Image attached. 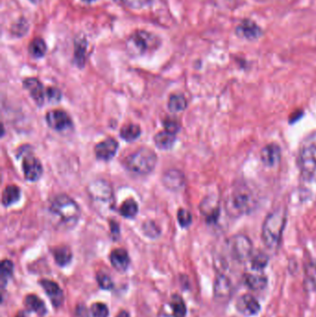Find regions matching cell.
Returning <instances> with one entry per match:
<instances>
[{"instance_id":"cell-1","label":"cell","mask_w":316,"mask_h":317,"mask_svg":"<svg viewBox=\"0 0 316 317\" xmlns=\"http://www.w3.org/2000/svg\"><path fill=\"white\" fill-rule=\"evenodd\" d=\"M257 205L256 194L247 184H237L228 196L225 208L234 218L240 217L252 212Z\"/></svg>"},{"instance_id":"cell-2","label":"cell","mask_w":316,"mask_h":317,"mask_svg":"<svg viewBox=\"0 0 316 317\" xmlns=\"http://www.w3.org/2000/svg\"><path fill=\"white\" fill-rule=\"evenodd\" d=\"M286 223L287 211L283 207H278L267 215L262 224V238L269 250L277 251L279 248Z\"/></svg>"},{"instance_id":"cell-3","label":"cell","mask_w":316,"mask_h":317,"mask_svg":"<svg viewBox=\"0 0 316 317\" xmlns=\"http://www.w3.org/2000/svg\"><path fill=\"white\" fill-rule=\"evenodd\" d=\"M50 211L52 216L58 219L59 225L65 228L74 227L81 215L78 204L67 195H58L53 198Z\"/></svg>"},{"instance_id":"cell-4","label":"cell","mask_w":316,"mask_h":317,"mask_svg":"<svg viewBox=\"0 0 316 317\" xmlns=\"http://www.w3.org/2000/svg\"><path fill=\"white\" fill-rule=\"evenodd\" d=\"M298 164L302 178L309 182L316 180V131L302 140Z\"/></svg>"},{"instance_id":"cell-5","label":"cell","mask_w":316,"mask_h":317,"mask_svg":"<svg viewBox=\"0 0 316 317\" xmlns=\"http://www.w3.org/2000/svg\"><path fill=\"white\" fill-rule=\"evenodd\" d=\"M162 45V40L158 35L148 31H134L126 40V52L133 58L141 57L158 50Z\"/></svg>"},{"instance_id":"cell-6","label":"cell","mask_w":316,"mask_h":317,"mask_svg":"<svg viewBox=\"0 0 316 317\" xmlns=\"http://www.w3.org/2000/svg\"><path fill=\"white\" fill-rule=\"evenodd\" d=\"M157 164V155L151 149L142 148L130 154L124 160V165L130 172L148 174L153 171Z\"/></svg>"},{"instance_id":"cell-7","label":"cell","mask_w":316,"mask_h":317,"mask_svg":"<svg viewBox=\"0 0 316 317\" xmlns=\"http://www.w3.org/2000/svg\"><path fill=\"white\" fill-rule=\"evenodd\" d=\"M227 250L229 255L237 263H246L253 254V246L251 239L245 235L237 234L228 238Z\"/></svg>"},{"instance_id":"cell-8","label":"cell","mask_w":316,"mask_h":317,"mask_svg":"<svg viewBox=\"0 0 316 317\" xmlns=\"http://www.w3.org/2000/svg\"><path fill=\"white\" fill-rule=\"evenodd\" d=\"M47 123L55 131H65L73 127V121L69 114L61 109L50 110L46 116Z\"/></svg>"},{"instance_id":"cell-9","label":"cell","mask_w":316,"mask_h":317,"mask_svg":"<svg viewBox=\"0 0 316 317\" xmlns=\"http://www.w3.org/2000/svg\"><path fill=\"white\" fill-rule=\"evenodd\" d=\"M22 171L26 180L35 182L43 174V166L38 158H35L32 155H28L25 156L22 161Z\"/></svg>"},{"instance_id":"cell-10","label":"cell","mask_w":316,"mask_h":317,"mask_svg":"<svg viewBox=\"0 0 316 317\" xmlns=\"http://www.w3.org/2000/svg\"><path fill=\"white\" fill-rule=\"evenodd\" d=\"M118 142L114 139H105L95 147L96 157L102 161H109L114 158L118 150Z\"/></svg>"},{"instance_id":"cell-11","label":"cell","mask_w":316,"mask_h":317,"mask_svg":"<svg viewBox=\"0 0 316 317\" xmlns=\"http://www.w3.org/2000/svg\"><path fill=\"white\" fill-rule=\"evenodd\" d=\"M213 292H214V297L217 301L227 302L231 296V292H232V285L230 282V279L222 274L218 275L217 278H215V281H214Z\"/></svg>"},{"instance_id":"cell-12","label":"cell","mask_w":316,"mask_h":317,"mask_svg":"<svg viewBox=\"0 0 316 317\" xmlns=\"http://www.w3.org/2000/svg\"><path fill=\"white\" fill-rule=\"evenodd\" d=\"M39 283L44 288V292L48 295V297L50 298L52 304L55 307H59L64 302V295L59 285L49 279H42Z\"/></svg>"},{"instance_id":"cell-13","label":"cell","mask_w":316,"mask_h":317,"mask_svg":"<svg viewBox=\"0 0 316 317\" xmlns=\"http://www.w3.org/2000/svg\"><path fill=\"white\" fill-rule=\"evenodd\" d=\"M24 86L29 92L31 98L34 99L36 104L42 106L44 104L46 98V89L39 80L36 78H27L24 80Z\"/></svg>"},{"instance_id":"cell-14","label":"cell","mask_w":316,"mask_h":317,"mask_svg":"<svg viewBox=\"0 0 316 317\" xmlns=\"http://www.w3.org/2000/svg\"><path fill=\"white\" fill-rule=\"evenodd\" d=\"M237 308L238 312L246 316H252L257 314L261 310V305L255 298L245 294L242 297L239 298L237 302Z\"/></svg>"},{"instance_id":"cell-15","label":"cell","mask_w":316,"mask_h":317,"mask_svg":"<svg viewBox=\"0 0 316 317\" xmlns=\"http://www.w3.org/2000/svg\"><path fill=\"white\" fill-rule=\"evenodd\" d=\"M281 158V149L277 144L266 145L261 151V160L266 167H275Z\"/></svg>"},{"instance_id":"cell-16","label":"cell","mask_w":316,"mask_h":317,"mask_svg":"<svg viewBox=\"0 0 316 317\" xmlns=\"http://www.w3.org/2000/svg\"><path fill=\"white\" fill-rule=\"evenodd\" d=\"M236 33L238 36L247 40H256L261 37L262 31L257 24L251 20H244L237 27Z\"/></svg>"},{"instance_id":"cell-17","label":"cell","mask_w":316,"mask_h":317,"mask_svg":"<svg viewBox=\"0 0 316 317\" xmlns=\"http://www.w3.org/2000/svg\"><path fill=\"white\" fill-rule=\"evenodd\" d=\"M89 193L96 201H108L112 197L109 185L104 181H97L90 185Z\"/></svg>"},{"instance_id":"cell-18","label":"cell","mask_w":316,"mask_h":317,"mask_svg":"<svg viewBox=\"0 0 316 317\" xmlns=\"http://www.w3.org/2000/svg\"><path fill=\"white\" fill-rule=\"evenodd\" d=\"M109 261L117 271L125 272L130 264L129 254L124 248L114 250L109 255Z\"/></svg>"},{"instance_id":"cell-19","label":"cell","mask_w":316,"mask_h":317,"mask_svg":"<svg viewBox=\"0 0 316 317\" xmlns=\"http://www.w3.org/2000/svg\"><path fill=\"white\" fill-rule=\"evenodd\" d=\"M163 183L172 190L180 189L185 184L184 175L177 170H169L163 176Z\"/></svg>"},{"instance_id":"cell-20","label":"cell","mask_w":316,"mask_h":317,"mask_svg":"<svg viewBox=\"0 0 316 317\" xmlns=\"http://www.w3.org/2000/svg\"><path fill=\"white\" fill-rule=\"evenodd\" d=\"M87 42L84 37H80L74 42V61L78 68H84L86 58Z\"/></svg>"},{"instance_id":"cell-21","label":"cell","mask_w":316,"mask_h":317,"mask_svg":"<svg viewBox=\"0 0 316 317\" xmlns=\"http://www.w3.org/2000/svg\"><path fill=\"white\" fill-rule=\"evenodd\" d=\"M25 306L27 307L29 312H35L40 316H44L48 312L44 302L35 294H30L26 296Z\"/></svg>"},{"instance_id":"cell-22","label":"cell","mask_w":316,"mask_h":317,"mask_svg":"<svg viewBox=\"0 0 316 317\" xmlns=\"http://www.w3.org/2000/svg\"><path fill=\"white\" fill-rule=\"evenodd\" d=\"M155 145L160 149L168 150L172 149L175 142V134L170 133L168 131H162L154 137Z\"/></svg>"},{"instance_id":"cell-23","label":"cell","mask_w":316,"mask_h":317,"mask_svg":"<svg viewBox=\"0 0 316 317\" xmlns=\"http://www.w3.org/2000/svg\"><path fill=\"white\" fill-rule=\"evenodd\" d=\"M20 198V189L19 187L10 185L6 187L2 193V204L8 207L12 204L16 203Z\"/></svg>"},{"instance_id":"cell-24","label":"cell","mask_w":316,"mask_h":317,"mask_svg":"<svg viewBox=\"0 0 316 317\" xmlns=\"http://www.w3.org/2000/svg\"><path fill=\"white\" fill-rule=\"evenodd\" d=\"M53 256H54L55 262L59 266L64 267L68 265L73 259V253L69 247L62 246L53 250Z\"/></svg>"},{"instance_id":"cell-25","label":"cell","mask_w":316,"mask_h":317,"mask_svg":"<svg viewBox=\"0 0 316 317\" xmlns=\"http://www.w3.org/2000/svg\"><path fill=\"white\" fill-rule=\"evenodd\" d=\"M244 282L249 288L252 290H262L267 286L266 277L262 275H247Z\"/></svg>"},{"instance_id":"cell-26","label":"cell","mask_w":316,"mask_h":317,"mask_svg":"<svg viewBox=\"0 0 316 317\" xmlns=\"http://www.w3.org/2000/svg\"><path fill=\"white\" fill-rule=\"evenodd\" d=\"M29 54L35 59H41L47 53V44L44 40L40 37H36L32 40L28 48Z\"/></svg>"},{"instance_id":"cell-27","label":"cell","mask_w":316,"mask_h":317,"mask_svg":"<svg viewBox=\"0 0 316 317\" xmlns=\"http://www.w3.org/2000/svg\"><path fill=\"white\" fill-rule=\"evenodd\" d=\"M304 285L309 291H316V263L306 264L304 271Z\"/></svg>"},{"instance_id":"cell-28","label":"cell","mask_w":316,"mask_h":317,"mask_svg":"<svg viewBox=\"0 0 316 317\" xmlns=\"http://www.w3.org/2000/svg\"><path fill=\"white\" fill-rule=\"evenodd\" d=\"M120 134H121L122 139L128 141V142H132V141L137 140L140 137L141 129L138 124H126L121 129Z\"/></svg>"},{"instance_id":"cell-29","label":"cell","mask_w":316,"mask_h":317,"mask_svg":"<svg viewBox=\"0 0 316 317\" xmlns=\"http://www.w3.org/2000/svg\"><path fill=\"white\" fill-rule=\"evenodd\" d=\"M139 213V205L133 198L124 200V203L120 207V213L124 218L132 219L136 217Z\"/></svg>"},{"instance_id":"cell-30","label":"cell","mask_w":316,"mask_h":317,"mask_svg":"<svg viewBox=\"0 0 316 317\" xmlns=\"http://www.w3.org/2000/svg\"><path fill=\"white\" fill-rule=\"evenodd\" d=\"M170 307L173 310V317H186L187 315V306L181 296L174 294L170 302Z\"/></svg>"},{"instance_id":"cell-31","label":"cell","mask_w":316,"mask_h":317,"mask_svg":"<svg viewBox=\"0 0 316 317\" xmlns=\"http://www.w3.org/2000/svg\"><path fill=\"white\" fill-rule=\"evenodd\" d=\"M187 99L181 94H173L169 98L168 109L172 112H179L187 108Z\"/></svg>"},{"instance_id":"cell-32","label":"cell","mask_w":316,"mask_h":317,"mask_svg":"<svg viewBox=\"0 0 316 317\" xmlns=\"http://www.w3.org/2000/svg\"><path fill=\"white\" fill-rule=\"evenodd\" d=\"M14 271V264L10 260H3L0 265V274H1V285L2 288L5 287L8 279L11 278Z\"/></svg>"},{"instance_id":"cell-33","label":"cell","mask_w":316,"mask_h":317,"mask_svg":"<svg viewBox=\"0 0 316 317\" xmlns=\"http://www.w3.org/2000/svg\"><path fill=\"white\" fill-rule=\"evenodd\" d=\"M269 262V258L265 253H257L256 254H252L251 258V264L253 270L256 271H262L264 268L266 267L267 264Z\"/></svg>"},{"instance_id":"cell-34","label":"cell","mask_w":316,"mask_h":317,"mask_svg":"<svg viewBox=\"0 0 316 317\" xmlns=\"http://www.w3.org/2000/svg\"><path fill=\"white\" fill-rule=\"evenodd\" d=\"M109 316V309L108 306L102 302H95L88 310L87 317H108Z\"/></svg>"},{"instance_id":"cell-35","label":"cell","mask_w":316,"mask_h":317,"mask_svg":"<svg viewBox=\"0 0 316 317\" xmlns=\"http://www.w3.org/2000/svg\"><path fill=\"white\" fill-rule=\"evenodd\" d=\"M97 280L99 283V287L105 290H110L114 287V281L110 278L109 275H107L106 273L99 272L97 275Z\"/></svg>"},{"instance_id":"cell-36","label":"cell","mask_w":316,"mask_h":317,"mask_svg":"<svg viewBox=\"0 0 316 317\" xmlns=\"http://www.w3.org/2000/svg\"><path fill=\"white\" fill-rule=\"evenodd\" d=\"M28 27H29V25H28L27 20H25V19H20V20H18L17 22H15L14 25H12L11 32L16 36L21 37L22 35H25L27 33Z\"/></svg>"},{"instance_id":"cell-37","label":"cell","mask_w":316,"mask_h":317,"mask_svg":"<svg viewBox=\"0 0 316 317\" xmlns=\"http://www.w3.org/2000/svg\"><path fill=\"white\" fill-rule=\"evenodd\" d=\"M177 220L182 228H188L192 223V215L188 210L180 209L177 213Z\"/></svg>"},{"instance_id":"cell-38","label":"cell","mask_w":316,"mask_h":317,"mask_svg":"<svg viewBox=\"0 0 316 317\" xmlns=\"http://www.w3.org/2000/svg\"><path fill=\"white\" fill-rule=\"evenodd\" d=\"M124 5L127 6L129 8L136 9V10H141L144 8H147L148 6L151 5L153 0H121Z\"/></svg>"},{"instance_id":"cell-39","label":"cell","mask_w":316,"mask_h":317,"mask_svg":"<svg viewBox=\"0 0 316 317\" xmlns=\"http://www.w3.org/2000/svg\"><path fill=\"white\" fill-rule=\"evenodd\" d=\"M46 98L50 103H57L61 99V92L56 87H48L46 89Z\"/></svg>"},{"instance_id":"cell-40","label":"cell","mask_w":316,"mask_h":317,"mask_svg":"<svg viewBox=\"0 0 316 317\" xmlns=\"http://www.w3.org/2000/svg\"><path fill=\"white\" fill-rule=\"evenodd\" d=\"M144 232L149 238H157L160 235V229L158 227L151 221H148L147 223H144Z\"/></svg>"},{"instance_id":"cell-41","label":"cell","mask_w":316,"mask_h":317,"mask_svg":"<svg viewBox=\"0 0 316 317\" xmlns=\"http://www.w3.org/2000/svg\"><path fill=\"white\" fill-rule=\"evenodd\" d=\"M163 124H164L165 130L173 134H176L180 129L179 124L176 121H173V120H165Z\"/></svg>"},{"instance_id":"cell-42","label":"cell","mask_w":316,"mask_h":317,"mask_svg":"<svg viewBox=\"0 0 316 317\" xmlns=\"http://www.w3.org/2000/svg\"><path fill=\"white\" fill-rule=\"evenodd\" d=\"M109 228H110V232H111L112 238H114V240L118 239L119 237H120V227H119V223L116 221L111 220L109 222Z\"/></svg>"},{"instance_id":"cell-43","label":"cell","mask_w":316,"mask_h":317,"mask_svg":"<svg viewBox=\"0 0 316 317\" xmlns=\"http://www.w3.org/2000/svg\"><path fill=\"white\" fill-rule=\"evenodd\" d=\"M116 317H131L129 312L127 311H122V312H119Z\"/></svg>"},{"instance_id":"cell-44","label":"cell","mask_w":316,"mask_h":317,"mask_svg":"<svg viewBox=\"0 0 316 317\" xmlns=\"http://www.w3.org/2000/svg\"><path fill=\"white\" fill-rule=\"evenodd\" d=\"M15 317H28V314H27V312H25V311H20V312L17 313V315Z\"/></svg>"},{"instance_id":"cell-45","label":"cell","mask_w":316,"mask_h":317,"mask_svg":"<svg viewBox=\"0 0 316 317\" xmlns=\"http://www.w3.org/2000/svg\"><path fill=\"white\" fill-rule=\"evenodd\" d=\"M30 2H32L33 4H35V5H37V4H39L40 2H41V0H29Z\"/></svg>"},{"instance_id":"cell-46","label":"cell","mask_w":316,"mask_h":317,"mask_svg":"<svg viewBox=\"0 0 316 317\" xmlns=\"http://www.w3.org/2000/svg\"><path fill=\"white\" fill-rule=\"evenodd\" d=\"M83 1H84V3H87V4H89V3H92V2H94V1H96V0H83Z\"/></svg>"},{"instance_id":"cell-47","label":"cell","mask_w":316,"mask_h":317,"mask_svg":"<svg viewBox=\"0 0 316 317\" xmlns=\"http://www.w3.org/2000/svg\"><path fill=\"white\" fill-rule=\"evenodd\" d=\"M162 317H173V315H172V316H170V315H167V314H165V313H163V315H162Z\"/></svg>"}]
</instances>
